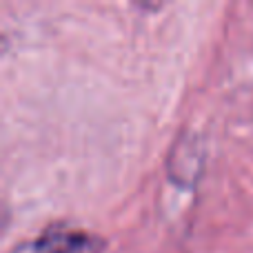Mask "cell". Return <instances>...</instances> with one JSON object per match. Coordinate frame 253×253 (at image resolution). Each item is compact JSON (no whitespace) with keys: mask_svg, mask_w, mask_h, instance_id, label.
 <instances>
[{"mask_svg":"<svg viewBox=\"0 0 253 253\" xmlns=\"http://www.w3.org/2000/svg\"><path fill=\"white\" fill-rule=\"evenodd\" d=\"M105 238L84 229L51 227L31 240L16 245L9 253H105Z\"/></svg>","mask_w":253,"mask_h":253,"instance_id":"obj_1","label":"cell"}]
</instances>
